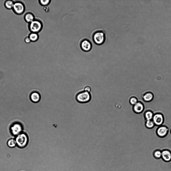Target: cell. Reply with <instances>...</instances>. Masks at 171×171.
Wrapping results in <instances>:
<instances>
[{"instance_id":"obj_24","label":"cell","mask_w":171,"mask_h":171,"mask_svg":"<svg viewBox=\"0 0 171 171\" xmlns=\"http://www.w3.org/2000/svg\"><path fill=\"white\" fill-rule=\"evenodd\" d=\"M25 42L27 43H30L31 41L29 38L28 37H27L25 38L24 39Z\"/></svg>"},{"instance_id":"obj_6","label":"cell","mask_w":171,"mask_h":171,"mask_svg":"<svg viewBox=\"0 0 171 171\" xmlns=\"http://www.w3.org/2000/svg\"><path fill=\"white\" fill-rule=\"evenodd\" d=\"M12 9L16 14L20 15L24 12L25 7L24 5L22 2H14Z\"/></svg>"},{"instance_id":"obj_10","label":"cell","mask_w":171,"mask_h":171,"mask_svg":"<svg viewBox=\"0 0 171 171\" xmlns=\"http://www.w3.org/2000/svg\"><path fill=\"white\" fill-rule=\"evenodd\" d=\"M168 131V129L166 126H162L157 128L156 133L158 136L162 137L167 134Z\"/></svg>"},{"instance_id":"obj_13","label":"cell","mask_w":171,"mask_h":171,"mask_svg":"<svg viewBox=\"0 0 171 171\" xmlns=\"http://www.w3.org/2000/svg\"><path fill=\"white\" fill-rule=\"evenodd\" d=\"M24 18L26 21L29 23L35 20L34 15L31 13H28L26 14Z\"/></svg>"},{"instance_id":"obj_11","label":"cell","mask_w":171,"mask_h":171,"mask_svg":"<svg viewBox=\"0 0 171 171\" xmlns=\"http://www.w3.org/2000/svg\"><path fill=\"white\" fill-rule=\"evenodd\" d=\"M163 160L166 162L171 160V152L168 150H164L161 152V156Z\"/></svg>"},{"instance_id":"obj_16","label":"cell","mask_w":171,"mask_h":171,"mask_svg":"<svg viewBox=\"0 0 171 171\" xmlns=\"http://www.w3.org/2000/svg\"><path fill=\"white\" fill-rule=\"evenodd\" d=\"M14 2L12 0L6 1L5 3V7L9 9H12Z\"/></svg>"},{"instance_id":"obj_18","label":"cell","mask_w":171,"mask_h":171,"mask_svg":"<svg viewBox=\"0 0 171 171\" xmlns=\"http://www.w3.org/2000/svg\"><path fill=\"white\" fill-rule=\"evenodd\" d=\"M153 112L150 111H147L145 114V116L147 120H151L153 118Z\"/></svg>"},{"instance_id":"obj_8","label":"cell","mask_w":171,"mask_h":171,"mask_svg":"<svg viewBox=\"0 0 171 171\" xmlns=\"http://www.w3.org/2000/svg\"><path fill=\"white\" fill-rule=\"evenodd\" d=\"M41 95L38 90L32 92L30 95V99L31 101L34 103L39 102L41 99Z\"/></svg>"},{"instance_id":"obj_7","label":"cell","mask_w":171,"mask_h":171,"mask_svg":"<svg viewBox=\"0 0 171 171\" xmlns=\"http://www.w3.org/2000/svg\"><path fill=\"white\" fill-rule=\"evenodd\" d=\"M80 46L82 50L85 52L90 51L92 48V45L91 42L88 39H85L81 41Z\"/></svg>"},{"instance_id":"obj_22","label":"cell","mask_w":171,"mask_h":171,"mask_svg":"<svg viewBox=\"0 0 171 171\" xmlns=\"http://www.w3.org/2000/svg\"><path fill=\"white\" fill-rule=\"evenodd\" d=\"M39 3L41 5L45 6L47 5L50 2L49 0H41L39 1Z\"/></svg>"},{"instance_id":"obj_25","label":"cell","mask_w":171,"mask_h":171,"mask_svg":"<svg viewBox=\"0 0 171 171\" xmlns=\"http://www.w3.org/2000/svg\"><path fill=\"white\" fill-rule=\"evenodd\" d=\"M170 132H171V131H170Z\"/></svg>"},{"instance_id":"obj_17","label":"cell","mask_w":171,"mask_h":171,"mask_svg":"<svg viewBox=\"0 0 171 171\" xmlns=\"http://www.w3.org/2000/svg\"><path fill=\"white\" fill-rule=\"evenodd\" d=\"M153 94L150 93H146L144 96L143 98L144 100L146 101H151L153 98Z\"/></svg>"},{"instance_id":"obj_21","label":"cell","mask_w":171,"mask_h":171,"mask_svg":"<svg viewBox=\"0 0 171 171\" xmlns=\"http://www.w3.org/2000/svg\"><path fill=\"white\" fill-rule=\"evenodd\" d=\"M129 101L130 104L133 105L137 102V98L134 97H131Z\"/></svg>"},{"instance_id":"obj_3","label":"cell","mask_w":171,"mask_h":171,"mask_svg":"<svg viewBox=\"0 0 171 171\" xmlns=\"http://www.w3.org/2000/svg\"><path fill=\"white\" fill-rule=\"evenodd\" d=\"M91 96L90 93L85 91L78 93L76 96L77 101L80 103H86L91 100Z\"/></svg>"},{"instance_id":"obj_2","label":"cell","mask_w":171,"mask_h":171,"mask_svg":"<svg viewBox=\"0 0 171 171\" xmlns=\"http://www.w3.org/2000/svg\"><path fill=\"white\" fill-rule=\"evenodd\" d=\"M17 146L20 148H23L27 145L29 141L28 137L27 134L22 132L15 137V138Z\"/></svg>"},{"instance_id":"obj_9","label":"cell","mask_w":171,"mask_h":171,"mask_svg":"<svg viewBox=\"0 0 171 171\" xmlns=\"http://www.w3.org/2000/svg\"><path fill=\"white\" fill-rule=\"evenodd\" d=\"M153 121L156 125L159 126L162 124L164 118L162 114L157 113L154 114L153 117Z\"/></svg>"},{"instance_id":"obj_23","label":"cell","mask_w":171,"mask_h":171,"mask_svg":"<svg viewBox=\"0 0 171 171\" xmlns=\"http://www.w3.org/2000/svg\"><path fill=\"white\" fill-rule=\"evenodd\" d=\"M91 90V87L89 85L86 86L84 88V91L90 93Z\"/></svg>"},{"instance_id":"obj_19","label":"cell","mask_w":171,"mask_h":171,"mask_svg":"<svg viewBox=\"0 0 171 171\" xmlns=\"http://www.w3.org/2000/svg\"><path fill=\"white\" fill-rule=\"evenodd\" d=\"M145 125L147 127L149 128H152L154 126V124L153 121L151 120H147Z\"/></svg>"},{"instance_id":"obj_14","label":"cell","mask_w":171,"mask_h":171,"mask_svg":"<svg viewBox=\"0 0 171 171\" xmlns=\"http://www.w3.org/2000/svg\"><path fill=\"white\" fill-rule=\"evenodd\" d=\"M8 146L10 148H13L17 146L16 143L15 138H11L8 140L7 142Z\"/></svg>"},{"instance_id":"obj_20","label":"cell","mask_w":171,"mask_h":171,"mask_svg":"<svg viewBox=\"0 0 171 171\" xmlns=\"http://www.w3.org/2000/svg\"><path fill=\"white\" fill-rule=\"evenodd\" d=\"M154 155L156 158H159L161 156V152L159 150H156L154 153Z\"/></svg>"},{"instance_id":"obj_12","label":"cell","mask_w":171,"mask_h":171,"mask_svg":"<svg viewBox=\"0 0 171 171\" xmlns=\"http://www.w3.org/2000/svg\"><path fill=\"white\" fill-rule=\"evenodd\" d=\"M133 109L135 113H140L143 110L144 106L142 103L138 102L134 105Z\"/></svg>"},{"instance_id":"obj_5","label":"cell","mask_w":171,"mask_h":171,"mask_svg":"<svg viewBox=\"0 0 171 171\" xmlns=\"http://www.w3.org/2000/svg\"><path fill=\"white\" fill-rule=\"evenodd\" d=\"M10 131L12 135L15 137L23 132V127L22 124L19 122H15L11 126Z\"/></svg>"},{"instance_id":"obj_15","label":"cell","mask_w":171,"mask_h":171,"mask_svg":"<svg viewBox=\"0 0 171 171\" xmlns=\"http://www.w3.org/2000/svg\"><path fill=\"white\" fill-rule=\"evenodd\" d=\"M29 37L31 41L35 42L38 40L39 36L37 33L31 32L29 34Z\"/></svg>"},{"instance_id":"obj_4","label":"cell","mask_w":171,"mask_h":171,"mask_svg":"<svg viewBox=\"0 0 171 171\" xmlns=\"http://www.w3.org/2000/svg\"><path fill=\"white\" fill-rule=\"evenodd\" d=\"M42 27V23L40 21L34 20L29 23V28L31 32L37 33L41 30Z\"/></svg>"},{"instance_id":"obj_1","label":"cell","mask_w":171,"mask_h":171,"mask_svg":"<svg viewBox=\"0 0 171 171\" xmlns=\"http://www.w3.org/2000/svg\"><path fill=\"white\" fill-rule=\"evenodd\" d=\"M92 39L96 44L99 45H102L105 42L106 39L105 32L101 29L95 31L92 34Z\"/></svg>"}]
</instances>
